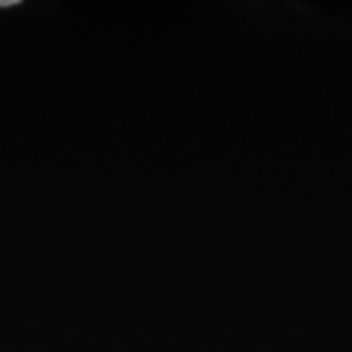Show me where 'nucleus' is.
<instances>
[{
  "instance_id": "obj_1",
  "label": "nucleus",
  "mask_w": 352,
  "mask_h": 352,
  "mask_svg": "<svg viewBox=\"0 0 352 352\" xmlns=\"http://www.w3.org/2000/svg\"><path fill=\"white\" fill-rule=\"evenodd\" d=\"M16 3H20L19 0H0V8H6V7L16 6Z\"/></svg>"
}]
</instances>
